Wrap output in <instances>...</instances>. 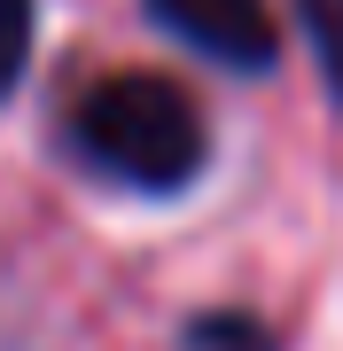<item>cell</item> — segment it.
Masks as SVG:
<instances>
[{"label":"cell","mask_w":343,"mask_h":351,"mask_svg":"<svg viewBox=\"0 0 343 351\" xmlns=\"http://www.w3.org/2000/svg\"><path fill=\"white\" fill-rule=\"evenodd\" d=\"M71 156L86 164L94 180H110V188L125 195H188L195 180H203L211 164V125H203V101H195L179 78L164 71H110L94 78L86 94H78L71 110Z\"/></svg>","instance_id":"1"},{"label":"cell","mask_w":343,"mask_h":351,"mask_svg":"<svg viewBox=\"0 0 343 351\" xmlns=\"http://www.w3.org/2000/svg\"><path fill=\"white\" fill-rule=\"evenodd\" d=\"M156 32H172L179 47H195L218 71H273L281 63V24H273V0H140Z\"/></svg>","instance_id":"2"},{"label":"cell","mask_w":343,"mask_h":351,"mask_svg":"<svg viewBox=\"0 0 343 351\" xmlns=\"http://www.w3.org/2000/svg\"><path fill=\"white\" fill-rule=\"evenodd\" d=\"M188 351H281V343H273V328L257 313H195Z\"/></svg>","instance_id":"3"},{"label":"cell","mask_w":343,"mask_h":351,"mask_svg":"<svg viewBox=\"0 0 343 351\" xmlns=\"http://www.w3.org/2000/svg\"><path fill=\"white\" fill-rule=\"evenodd\" d=\"M31 32H39V0H0V101L31 71Z\"/></svg>","instance_id":"4"},{"label":"cell","mask_w":343,"mask_h":351,"mask_svg":"<svg viewBox=\"0 0 343 351\" xmlns=\"http://www.w3.org/2000/svg\"><path fill=\"white\" fill-rule=\"evenodd\" d=\"M296 24H305L312 55H320V78H328V94L343 101V0H296Z\"/></svg>","instance_id":"5"}]
</instances>
